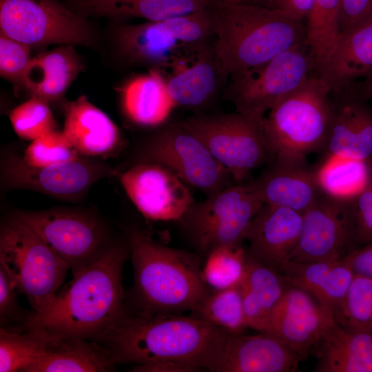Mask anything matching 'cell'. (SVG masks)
I'll list each match as a JSON object with an SVG mask.
<instances>
[{
    "mask_svg": "<svg viewBox=\"0 0 372 372\" xmlns=\"http://www.w3.org/2000/svg\"><path fill=\"white\" fill-rule=\"evenodd\" d=\"M227 332L194 316L127 314L96 340L116 363L134 371L208 369Z\"/></svg>",
    "mask_w": 372,
    "mask_h": 372,
    "instance_id": "6da1fadb",
    "label": "cell"
},
{
    "mask_svg": "<svg viewBox=\"0 0 372 372\" xmlns=\"http://www.w3.org/2000/svg\"><path fill=\"white\" fill-rule=\"evenodd\" d=\"M353 200L323 194L302 213V225L289 261L342 258L354 244Z\"/></svg>",
    "mask_w": 372,
    "mask_h": 372,
    "instance_id": "9a60e30c",
    "label": "cell"
},
{
    "mask_svg": "<svg viewBox=\"0 0 372 372\" xmlns=\"http://www.w3.org/2000/svg\"><path fill=\"white\" fill-rule=\"evenodd\" d=\"M319 186L325 195L353 200L372 176V161L324 156L316 165Z\"/></svg>",
    "mask_w": 372,
    "mask_h": 372,
    "instance_id": "1f68e13d",
    "label": "cell"
},
{
    "mask_svg": "<svg viewBox=\"0 0 372 372\" xmlns=\"http://www.w3.org/2000/svg\"><path fill=\"white\" fill-rule=\"evenodd\" d=\"M314 371L372 372V331L338 322L317 344Z\"/></svg>",
    "mask_w": 372,
    "mask_h": 372,
    "instance_id": "4316f807",
    "label": "cell"
},
{
    "mask_svg": "<svg viewBox=\"0 0 372 372\" xmlns=\"http://www.w3.org/2000/svg\"><path fill=\"white\" fill-rule=\"evenodd\" d=\"M9 118L14 132L23 140L32 141L56 130L48 103L36 97L14 108Z\"/></svg>",
    "mask_w": 372,
    "mask_h": 372,
    "instance_id": "8d00e7d4",
    "label": "cell"
},
{
    "mask_svg": "<svg viewBox=\"0 0 372 372\" xmlns=\"http://www.w3.org/2000/svg\"><path fill=\"white\" fill-rule=\"evenodd\" d=\"M302 358L278 337L227 333L210 363L213 372H293Z\"/></svg>",
    "mask_w": 372,
    "mask_h": 372,
    "instance_id": "ac0fdd59",
    "label": "cell"
},
{
    "mask_svg": "<svg viewBox=\"0 0 372 372\" xmlns=\"http://www.w3.org/2000/svg\"><path fill=\"white\" fill-rule=\"evenodd\" d=\"M0 266L25 296L34 313L55 298L70 267L28 226L12 216L0 230Z\"/></svg>",
    "mask_w": 372,
    "mask_h": 372,
    "instance_id": "52a82bcc",
    "label": "cell"
},
{
    "mask_svg": "<svg viewBox=\"0 0 372 372\" xmlns=\"http://www.w3.org/2000/svg\"><path fill=\"white\" fill-rule=\"evenodd\" d=\"M337 323L331 309L307 291L289 285L263 332L278 337L304 359Z\"/></svg>",
    "mask_w": 372,
    "mask_h": 372,
    "instance_id": "e0dca14e",
    "label": "cell"
},
{
    "mask_svg": "<svg viewBox=\"0 0 372 372\" xmlns=\"http://www.w3.org/2000/svg\"><path fill=\"white\" fill-rule=\"evenodd\" d=\"M214 50L224 77L262 65L305 42V28L273 8L216 1Z\"/></svg>",
    "mask_w": 372,
    "mask_h": 372,
    "instance_id": "3957f363",
    "label": "cell"
},
{
    "mask_svg": "<svg viewBox=\"0 0 372 372\" xmlns=\"http://www.w3.org/2000/svg\"><path fill=\"white\" fill-rule=\"evenodd\" d=\"M352 88L366 100L372 99V78L351 85Z\"/></svg>",
    "mask_w": 372,
    "mask_h": 372,
    "instance_id": "bcb514c9",
    "label": "cell"
},
{
    "mask_svg": "<svg viewBox=\"0 0 372 372\" xmlns=\"http://www.w3.org/2000/svg\"><path fill=\"white\" fill-rule=\"evenodd\" d=\"M63 132L78 154L84 157L113 155L122 143L115 123L85 96L67 104Z\"/></svg>",
    "mask_w": 372,
    "mask_h": 372,
    "instance_id": "7402d4cb",
    "label": "cell"
},
{
    "mask_svg": "<svg viewBox=\"0 0 372 372\" xmlns=\"http://www.w3.org/2000/svg\"><path fill=\"white\" fill-rule=\"evenodd\" d=\"M211 6L186 15L114 29L116 49L127 63L169 72L214 37Z\"/></svg>",
    "mask_w": 372,
    "mask_h": 372,
    "instance_id": "8992f818",
    "label": "cell"
},
{
    "mask_svg": "<svg viewBox=\"0 0 372 372\" xmlns=\"http://www.w3.org/2000/svg\"><path fill=\"white\" fill-rule=\"evenodd\" d=\"M317 75L331 92L372 78V16L341 32L330 59Z\"/></svg>",
    "mask_w": 372,
    "mask_h": 372,
    "instance_id": "603a6c76",
    "label": "cell"
},
{
    "mask_svg": "<svg viewBox=\"0 0 372 372\" xmlns=\"http://www.w3.org/2000/svg\"><path fill=\"white\" fill-rule=\"evenodd\" d=\"M264 204L287 207L303 213L322 193L315 165L307 157L278 156L250 180Z\"/></svg>",
    "mask_w": 372,
    "mask_h": 372,
    "instance_id": "d6986e66",
    "label": "cell"
},
{
    "mask_svg": "<svg viewBox=\"0 0 372 372\" xmlns=\"http://www.w3.org/2000/svg\"><path fill=\"white\" fill-rule=\"evenodd\" d=\"M262 122L238 112L192 116L182 121L237 183H244L253 169L273 158Z\"/></svg>",
    "mask_w": 372,
    "mask_h": 372,
    "instance_id": "30bf717a",
    "label": "cell"
},
{
    "mask_svg": "<svg viewBox=\"0 0 372 372\" xmlns=\"http://www.w3.org/2000/svg\"><path fill=\"white\" fill-rule=\"evenodd\" d=\"M341 0H313L305 42L316 74L330 59L341 33Z\"/></svg>",
    "mask_w": 372,
    "mask_h": 372,
    "instance_id": "d6a6232c",
    "label": "cell"
},
{
    "mask_svg": "<svg viewBox=\"0 0 372 372\" xmlns=\"http://www.w3.org/2000/svg\"><path fill=\"white\" fill-rule=\"evenodd\" d=\"M80 156L63 132L56 130L31 141L22 155L26 163L37 167L59 164Z\"/></svg>",
    "mask_w": 372,
    "mask_h": 372,
    "instance_id": "f35d334b",
    "label": "cell"
},
{
    "mask_svg": "<svg viewBox=\"0 0 372 372\" xmlns=\"http://www.w3.org/2000/svg\"><path fill=\"white\" fill-rule=\"evenodd\" d=\"M140 313H178L197 309L210 293L197 259L153 240L136 227L126 234Z\"/></svg>",
    "mask_w": 372,
    "mask_h": 372,
    "instance_id": "277c9868",
    "label": "cell"
},
{
    "mask_svg": "<svg viewBox=\"0 0 372 372\" xmlns=\"http://www.w3.org/2000/svg\"><path fill=\"white\" fill-rule=\"evenodd\" d=\"M15 290L17 289L14 281L4 268L0 266V319L2 326L23 318Z\"/></svg>",
    "mask_w": 372,
    "mask_h": 372,
    "instance_id": "b9f144b4",
    "label": "cell"
},
{
    "mask_svg": "<svg viewBox=\"0 0 372 372\" xmlns=\"http://www.w3.org/2000/svg\"><path fill=\"white\" fill-rule=\"evenodd\" d=\"M13 216L34 231L70 267L72 274L87 267L112 245L96 216L73 209L17 211Z\"/></svg>",
    "mask_w": 372,
    "mask_h": 372,
    "instance_id": "4fadbf2b",
    "label": "cell"
},
{
    "mask_svg": "<svg viewBox=\"0 0 372 372\" xmlns=\"http://www.w3.org/2000/svg\"><path fill=\"white\" fill-rule=\"evenodd\" d=\"M0 28L28 45H90L91 26L59 0H0Z\"/></svg>",
    "mask_w": 372,
    "mask_h": 372,
    "instance_id": "8fae6325",
    "label": "cell"
},
{
    "mask_svg": "<svg viewBox=\"0 0 372 372\" xmlns=\"http://www.w3.org/2000/svg\"><path fill=\"white\" fill-rule=\"evenodd\" d=\"M31 59L30 45L1 32L0 74L3 78L22 85L23 75Z\"/></svg>",
    "mask_w": 372,
    "mask_h": 372,
    "instance_id": "ab89813d",
    "label": "cell"
},
{
    "mask_svg": "<svg viewBox=\"0 0 372 372\" xmlns=\"http://www.w3.org/2000/svg\"><path fill=\"white\" fill-rule=\"evenodd\" d=\"M117 172L106 163L89 157L37 167L26 163L22 155L7 154L1 163L4 189H28L51 197L71 200L79 197L98 180Z\"/></svg>",
    "mask_w": 372,
    "mask_h": 372,
    "instance_id": "5bb4252c",
    "label": "cell"
},
{
    "mask_svg": "<svg viewBox=\"0 0 372 372\" xmlns=\"http://www.w3.org/2000/svg\"><path fill=\"white\" fill-rule=\"evenodd\" d=\"M372 16V0H341V32Z\"/></svg>",
    "mask_w": 372,
    "mask_h": 372,
    "instance_id": "7bdbcfd3",
    "label": "cell"
},
{
    "mask_svg": "<svg viewBox=\"0 0 372 372\" xmlns=\"http://www.w3.org/2000/svg\"><path fill=\"white\" fill-rule=\"evenodd\" d=\"M332 118L331 90L317 75L278 101L262 122L273 158L323 151Z\"/></svg>",
    "mask_w": 372,
    "mask_h": 372,
    "instance_id": "5b68a950",
    "label": "cell"
},
{
    "mask_svg": "<svg viewBox=\"0 0 372 372\" xmlns=\"http://www.w3.org/2000/svg\"><path fill=\"white\" fill-rule=\"evenodd\" d=\"M271 0H245V3L269 7Z\"/></svg>",
    "mask_w": 372,
    "mask_h": 372,
    "instance_id": "7dc6e473",
    "label": "cell"
},
{
    "mask_svg": "<svg viewBox=\"0 0 372 372\" xmlns=\"http://www.w3.org/2000/svg\"><path fill=\"white\" fill-rule=\"evenodd\" d=\"M354 244L372 242V176L353 199Z\"/></svg>",
    "mask_w": 372,
    "mask_h": 372,
    "instance_id": "60d3db41",
    "label": "cell"
},
{
    "mask_svg": "<svg viewBox=\"0 0 372 372\" xmlns=\"http://www.w3.org/2000/svg\"><path fill=\"white\" fill-rule=\"evenodd\" d=\"M337 321L344 327L372 331V279L355 274Z\"/></svg>",
    "mask_w": 372,
    "mask_h": 372,
    "instance_id": "74e56055",
    "label": "cell"
},
{
    "mask_svg": "<svg viewBox=\"0 0 372 372\" xmlns=\"http://www.w3.org/2000/svg\"><path fill=\"white\" fill-rule=\"evenodd\" d=\"M280 273L287 282L307 291L339 316L355 276L341 258L330 261H288Z\"/></svg>",
    "mask_w": 372,
    "mask_h": 372,
    "instance_id": "d4e9b609",
    "label": "cell"
},
{
    "mask_svg": "<svg viewBox=\"0 0 372 372\" xmlns=\"http://www.w3.org/2000/svg\"><path fill=\"white\" fill-rule=\"evenodd\" d=\"M264 203L249 180L231 184L194 202L181 218L194 245L207 254L223 245H240Z\"/></svg>",
    "mask_w": 372,
    "mask_h": 372,
    "instance_id": "ba28073f",
    "label": "cell"
},
{
    "mask_svg": "<svg viewBox=\"0 0 372 372\" xmlns=\"http://www.w3.org/2000/svg\"><path fill=\"white\" fill-rule=\"evenodd\" d=\"M50 336L24 327V331L1 328L0 371H23L42 355Z\"/></svg>",
    "mask_w": 372,
    "mask_h": 372,
    "instance_id": "836d02e7",
    "label": "cell"
},
{
    "mask_svg": "<svg viewBox=\"0 0 372 372\" xmlns=\"http://www.w3.org/2000/svg\"><path fill=\"white\" fill-rule=\"evenodd\" d=\"M169 93L176 105L198 108L209 103L224 76L217 62L214 45L176 63L165 76Z\"/></svg>",
    "mask_w": 372,
    "mask_h": 372,
    "instance_id": "cb8c5ba5",
    "label": "cell"
},
{
    "mask_svg": "<svg viewBox=\"0 0 372 372\" xmlns=\"http://www.w3.org/2000/svg\"><path fill=\"white\" fill-rule=\"evenodd\" d=\"M120 92L125 115L138 125L163 124L176 106L169 93L166 78L158 70L150 69L131 79Z\"/></svg>",
    "mask_w": 372,
    "mask_h": 372,
    "instance_id": "f1b7e54d",
    "label": "cell"
},
{
    "mask_svg": "<svg viewBox=\"0 0 372 372\" xmlns=\"http://www.w3.org/2000/svg\"><path fill=\"white\" fill-rule=\"evenodd\" d=\"M138 161L168 168L207 196L234 180L200 138L182 122L165 127L149 138L141 147Z\"/></svg>",
    "mask_w": 372,
    "mask_h": 372,
    "instance_id": "7c38bea8",
    "label": "cell"
},
{
    "mask_svg": "<svg viewBox=\"0 0 372 372\" xmlns=\"http://www.w3.org/2000/svg\"><path fill=\"white\" fill-rule=\"evenodd\" d=\"M313 71L304 42L262 65L230 76L225 98L236 112L262 121L278 101L302 85Z\"/></svg>",
    "mask_w": 372,
    "mask_h": 372,
    "instance_id": "9c48e42d",
    "label": "cell"
},
{
    "mask_svg": "<svg viewBox=\"0 0 372 372\" xmlns=\"http://www.w3.org/2000/svg\"><path fill=\"white\" fill-rule=\"evenodd\" d=\"M217 0H64L83 17L112 19L141 18L156 21L192 14L212 6Z\"/></svg>",
    "mask_w": 372,
    "mask_h": 372,
    "instance_id": "484cf974",
    "label": "cell"
},
{
    "mask_svg": "<svg viewBox=\"0 0 372 372\" xmlns=\"http://www.w3.org/2000/svg\"><path fill=\"white\" fill-rule=\"evenodd\" d=\"M302 214L284 207L264 204L245 234L248 254L280 273L298 242Z\"/></svg>",
    "mask_w": 372,
    "mask_h": 372,
    "instance_id": "44dd1931",
    "label": "cell"
},
{
    "mask_svg": "<svg viewBox=\"0 0 372 372\" xmlns=\"http://www.w3.org/2000/svg\"><path fill=\"white\" fill-rule=\"evenodd\" d=\"M193 313L229 333H243L248 328L239 286L211 291Z\"/></svg>",
    "mask_w": 372,
    "mask_h": 372,
    "instance_id": "d590c367",
    "label": "cell"
},
{
    "mask_svg": "<svg viewBox=\"0 0 372 372\" xmlns=\"http://www.w3.org/2000/svg\"><path fill=\"white\" fill-rule=\"evenodd\" d=\"M225 3H244L245 0H217Z\"/></svg>",
    "mask_w": 372,
    "mask_h": 372,
    "instance_id": "c3c4849f",
    "label": "cell"
},
{
    "mask_svg": "<svg viewBox=\"0 0 372 372\" xmlns=\"http://www.w3.org/2000/svg\"><path fill=\"white\" fill-rule=\"evenodd\" d=\"M114 364L105 349L96 341L50 336L42 355L23 371L104 372L114 370Z\"/></svg>",
    "mask_w": 372,
    "mask_h": 372,
    "instance_id": "f546056e",
    "label": "cell"
},
{
    "mask_svg": "<svg viewBox=\"0 0 372 372\" xmlns=\"http://www.w3.org/2000/svg\"><path fill=\"white\" fill-rule=\"evenodd\" d=\"M127 247L112 244L74 273L45 309L27 316L24 327L50 337L94 341L107 333L127 314L121 282Z\"/></svg>",
    "mask_w": 372,
    "mask_h": 372,
    "instance_id": "7a4b0ae2",
    "label": "cell"
},
{
    "mask_svg": "<svg viewBox=\"0 0 372 372\" xmlns=\"http://www.w3.org/2000/svg\"><path fill=\"white\" fill-rule=\"evenodd\" d=\"M201 267L203 279L211 291L238 287L245 274L247 251L242 245H223L206 254Z\"/></svg>",
    "mask_w": 372,
    "mask_h": 372,
    "instance_id": "e575fe53",
    "label": "cell"
},
{
    "mask_svg": "<svg viewBox=\"0 0 372 372\" xmlns=\"http://www.w3.org/2000/svg\"><path fill=\"white\" fill-rule=\"evenodd\" d=\"M116 176L138 210L152 220L180 221L195 202L189 186L157 163H138Z\"/></svg>",
    "mask_w": 372,
    "mask_h": 372,
    "instance_id": "2e32d148",
    "label": "cell"
},
{
    "mask_svg": "<svg viewBox=\"0 0 372 372\" xmlns=\"http://www.w3.org/2000/svg\"><path fill=\"white\" fill-rule=\"evenodd\" d=\"M313 3V0H271L269 8L279 9L291 18L302 21L308 17Z\"/></svg>",
    "mask_w": 372,
    "mask_h": 372,
    "instance_id": "f6af8a7d",
    "label": "cell"
},
{
    "mask_svg": "<svg viewBox=\"0 0 372 372\" xmlns=\"http://www.w3.org/2000/svg\"><path fill=\"white\" fill-rule=\"evenodd\" d=\"M332 118L324 156L372 161V109L350 85L331 92Z\"/></svg>",
    "mask_w": 372,
    "mask_h": 372,
    "instance_id": "ffe728a7",
    "label": "cell"
},
{
    "mask_svg": "<svg viewBox=\"0 0 372 372\" xmlns=\"http://www.w3.org/2000/svg\"><path fill=\"white\" fill-rule=\"evenodd\" d=\"M288 285L280 273L248 254L245 274L239 285L248 328L264 331Z\"/></svg>",
    "mask_w": 372,
    "mask_h": 372,
    "instance_id": "4dcf8cb0",
    "label": "cell"
},
{
    "mask_svg": "<svg viewBox=\"0 0 372 372\" xmlns=\"http://www.w3.org/2000/svg\"><path fill=\"white\" fill-rule=\"evenodd\" d=\"M342 259L355 274L372 279V242L353 249Z\"/></svg>",
    "mask_w": 372,
    "mask_h": 372,
    "instance_id": "ee69618b",
    "label": "cell"
},
{
    "mask_svg": "<svg viewBox=\"0 0 372 372\" xmlns=\"http://www.w3.org/2000/svg\"><path fill=\"white\" fill-rule=\"evenodd\" d=\"M82 68L72 45H63L32 57L22 85L30 95L48 104L60 99Z\"/></svg>",
    "mask_w": 372,
    "mask_h": 372,
    "instance_id": "83f0119b",
    "label": "cell"
}]
</instances>
